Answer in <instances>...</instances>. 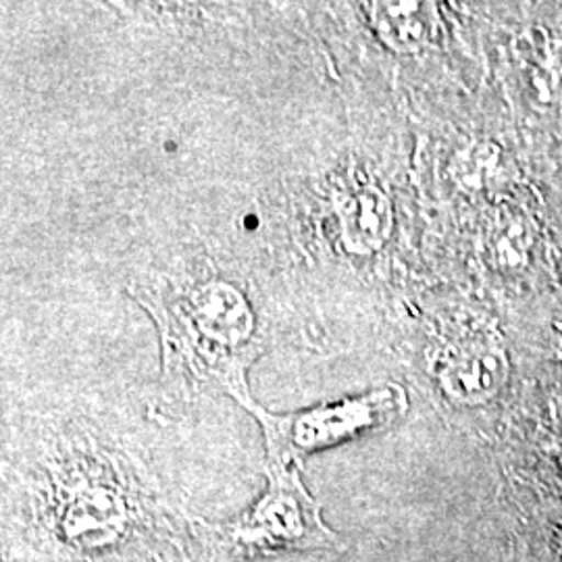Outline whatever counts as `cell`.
<instances>
[{
  "instance_id": "obj_2",
  "label": "cell",
  "mask_w": 562,
  "mask_h": 562,
  "mask_svg": "<svg viewBox=\"0 0 562 562\" xmlns=\"http://www.w3.org/2000/svg\"><path fill=\"white\" fill-rule=\"evenodd\" d=\"M269 487L261 501L238 519L196 521L194 533L211 562H262L288 552L344 550V540L322 517L301 469L267 464Z\"/></svg>"
},
{
  "instance_id": "obj_5",
  "label": "cell",
  "mask_w": 562,
  "mask_h": 562,
  "mask_svg": "<svg viewBox=\"0 0 562 562\" xmlns=\"http://www.w3.org/2000/svg\"><path fill=\"white\" fill-rule=\"evenodd\" d=\"M340 213L341 238L355 252L380 250L392 234V202L375 186H362L348 194Z\"/></svg>"
},
{
  "instance_id": "obj_1",
  "label": "cell",
  "mask_w": 562,
  "mask_h": 562,
  "mask_svg": "<svg viewBox=\"0 0 562 562\" xmlns=\"http://www.w3.org/2000/svg\"><path fill=\"white\" fill-rule=\"evenodd\" d=\"M162 346V373L173 387L223 392L244 411L257 401L248 369L261 355L259 317L240 288L217 276L169 283L144 292Z\"/></svg>"
},
{
  "instance_id": "obj_3",
  "label": "cell",
  "mask_w": 562,
  "mask_h": 562,
  "mask_svg": "<svg viewBox=\"0 0 562 562\" xmlns=\"http://www.w3.org/2000/svg\"><path fill=\"white\" fill-rule=\"evenodd\" d=\"M406 411L408 394L401 383H383L359 396L323 402L288 415L269 413L259 402L248 408L261 425L267 464L296 469L317 452L382 431Z\"/></svg>"
},
{
  "instance_id": "obj_6",
  "label": "cell",
  "mask_w": 562,
  "mask_h": 562,
  "mask_svg": "<svg viewBox=\"0 0 562 562\" xmlns=\"http://www.w3.org/2000/svg\"><path fill=\"white\" fill-rule=\"evenodd\" d=\"M369 13L378 36L398 53L422 50L438 30L436 7L425 2H378Z\"/></svg>"
},
{
  "instance_id": "obj_4",
  "label": "cell",
  "mask_w": 562,
  "mask_h": 562,
  "mask_svg": "<svg viewBox=\"0 0 562 562\" xmlns=\"http://www.w3.org/2000/svg\"><path fill=\"white\" fill-rule=\"evenodd\" d=\"M510 378V359L496 344H469L452 350L440 364L438 380L457 404L477 406L494 401Z\"/></svg>"
}]
</instances>
